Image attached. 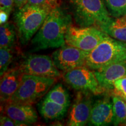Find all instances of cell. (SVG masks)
Returning a JSON list of instances; mask_svg holds the SVG:
<instances>
[{"label":"cell","mask_w":126,"mask_h":126,"mask_svg":"<svg viewBox=\"0 0 126 126\" xmlns=\"http://www.w3.org/2000/svg\"><path fill=\"white\" fill-rule=\"evenodd\" d=\"M72 25V16L60 6L50 13L32 40L35 50L59 48L65 45V34Z\"/></svg>","instance_id":"obj_1"},{"label":"cell","mask_w":126,"mask_h":126,"mask_svg":"<svg viewBox=\"0 0 126 126\" xmlns=\"http://www.w3.org/2000/svg\"><path fill=\"white\" fill-rule=\"evenodd\" d=\"M48 6H35L26 4L14 14V20L19 40L26 45L37 33L50 13Z\"/></svg>","instance_id":"obj_2"},{"label":"cell","mask_w":126,"mask_h":126,"mask_svg":"<svg viewBox=\"0 0 126 126\" xmlns=\"http://www.w3.org/2000/svg\"><path fill=\"white\" fill-rule=\"evenodd\" d=\"M73 18L81 27L100 28L111 19L104 0H70Z\"/></svg>","instance_id":"obj_3"},{"label":"cell","mask_w":126,"mask_h":126,"mask_svg":"<svg viewBox=\"0 0 126 126\" xmlns=\"http://www.w3.org/2000/svg\"><path fill=\"white\" fill-rule=\"evenodd\" d=\"M123 61H126V42L109 36L89 51L86 66L94 71Z\"/></svg>","instance_id":"obj_4"},{"label":"cell","mask_w":126,"mask_h":126,"mask_svg":"<svg viewBox=\"0 0 126 126\" xmlns=\"http://www.w3.org/2000/svg\"><path fill=\"white\" fill-rule=\"evenodd\" d=\"M56 78L23 74L18 89L9 102L32 105L45 96Z\"/></svg>","instance_id":"obj_5"},{"label":"cell","mask_w":126,"mask_h":126,"mask_svg":"<svg viewBox=\"0 0 126 126\" xmlns=\"http://www.w3.org/2000/svg\"><path fill=\"white\" fill-rule=\"evenodd\" d=\"M108 36L97 26L77 27L71 25L66 33L65 44L89 52Z\"/></svg>","instance_id":"obj_6"},{"label":"cell","mask_w":126,"mask_h":126,"mask_svg":"<svg viewBox=\"0 0 126 126\" xmlns=\"http://www.w3.org/2000/svg\"><path fill=\"white\" fill-rule=\"evenodd\" d=\"M63 78L67 84L77 91L89 92L95 95L106 92L99 84L94 70L86 66L65 72Z\"/></svg>","instance_id":"obj_7"},{"label":"cell","mask_w":126,"mask_h":126,"mask_svg":"<svg viewBox=\"0 0 126 126\" xmlns=\"http://www.w3.org/2000/svg\"><path fill=\"white\" fill-rule=\"evenodd\" d=\"M89 51L70 45H64L52 53L55 65L64 72L78 67L86 66Z\"/></svg>","instance_id":"obj_8"},{"label":"cell","mask_w":126,"mask_h":126,"mask_svg":"<svg viewBox=\"0 0 126 126\" xmlns=\"http://www.w3.org/2000/svg\"><path fill=\"white\" fill-rule=\"evenodd\" d=\"M19 67L24 74L54 78L61 76L51 57L47 55H29L22 61Z\"/></svg>","instance_id":"obj_9"},{"label":"cell","mask_w":126,"mask_h":126,"mask_svg":"<svg viewBox=\"0 0 126 126\" xmlns=\"http://www.w3.org/2000/svg\"><path fill=\"white\" fill-rule=\"evenodd\" d=\"M91 92L79 91L69 113L67 125L83 126L88 124L93 105Z\"/></svg>","instance_id":"obj_10"},{"label":"cell","mask_w":126,"mask_h":126,"mask_svg":"<svg viewBox=\"0 0 126 126\" xmlns=\"http://www.w3.org/2000/svg\"><path fill=\"white\" fill-rule=\"evenodd\" d=\"M94 71L99 84L105 91H113L114 82L126 77V61L113 63Z\"/></svg>","instance_id":"obj_11"},{"label":"cell","mask_w":126,"mask_h":126,"mask_svg":"<svg viewBox=\"0 0 126 126\" xmlns=\"http://www.w3.org/2000/svg\"><path fill=\"white\" fill-rule=\"evenodd\" d=\"M113 123L112 100L106 96L94 102L92 105L88 124L95 126H109Z\"/></svg>","instance_id":"obj_12"},{"label":"cell","mask_w":126,"mask_h":126,"mask_svg":"<svg viewBox=\"0 0 126 126\" xmlns=\"http://www.w3.org/2000/svg\"><path fill=\"white\" fill-rule=\"evenodd\" d=\"M24 74L17 66L8 68L1 76L0 95L3 103L9 102L19 86Z\"/></svg>","instance_id":"obj_13"},{"label":"cell","mask_w":126,"mask_h":126,"mask_svg":"<svg viewBox=\"0 0 126 126\" xmlns=\"http://www.w3.org/2000/svg\"><path fill=\"white\" fill-rule=\"evenodd\" d=\"M3 113L24 126L35 123L38 119L37 113L32 105L8 102L4 103Z\"/></svg>","instance_id":"obj_14"},{"label":"cell","mask_w":126,"mask_h":126,"mask_svg":"<svg viewBox=\"0 0 126 126\" xmlns=\"http://www.w3.org/2000/svg\"><path fill=\"white\" fill-rule=\"evenodd\" d=\"M41 116L46 120H58L64 117L68 107L63 106L45 97L38 105Z\"/></svg>","instance_id":"obj_15"},{"label":"cell","mask_w":126,"mask_h":126,"mask_svg":"<svg viewBox=\"0 0 126 126\" xmlns=\"http://www.w3.org/2000/svg\"><path fill=\"white\" fill-rule=\"evenodd\" d=\"M100 29L110 37L126 42V17L111 18L106 24L102 25Z\"/></svg>","instance_id":"obj_16"},{"label":"cell","mask_w":126,"mask_h":126,"mask_svg":"<svg viewBox=\"0 0 126 126\" xmlns=\"http://www.w3.org/2000/svg\"><path fill=\"white\" fill-rule=\"evenodd\" d=\"M113 125L123 126L126 122V101L122 96L112 93Z\"/></svg>","instance_id":"obj_17"},{"label":"cell","mask_w":126,"mask_h":126,"mask_svg":"<svg viewBox=\"0 0 126 126\" xmlns=\"http://www.w3.org/2000/svg\"><path fill=\"white\" fill-rule=\"evenodd\" d=\"M16 28L10 22L1 25L0 27V47L13 48L15 45Z\"/></svg>","instance_id":"obj_18"},{"label":"cell","mask_w":126,"mask_h":126,"mask_svg":"<svg viewBox=\"0 0 126 126\" xmlns=\"http://www.w3.org/2000/svg\"><path fill=\"white\" fill-rule=\"evenodd\" d=\"M45 97L63 106L67 107L70 106V95L61 83H59L52 88L47 93Z\"/></svg>","instance_id":"obj_19"},{"label":"cell","mask_w":126,"mask_h":126,"mask_svg":"<svg viewBox=\"0 0 126 126\" xmlns=\"http://www.w3.org/2000/svg\"><path fill=\"white\" fill-rule=\"evenodd\" d=\"M104 2L113 18H119L126 15V0H104Z\"/></svg>","instance_id":"obj_20"},{"label":"cell","mask_w":126,"mask_h":126,"mask_svg":"<svg viewBox=\"0 0 126 126\" xmlns=\"http://www.w3.org/2000/svg\"><path fill=\"white\" fill-rule=\"evenodd\" d=\"M13 48H0V75H2L9 68V66L13 59Z\"/></svg>","instance_id":"obj_21"},{"label":"cell","mask_w":126,"mask_h":126,"mask_svg":"<svg viewBox=\"0 0 126 126\" xmlns=\"http://www.w3.org/2000/svg\"><path fill=\"white\" fill-rule=\"evenodd\" d=\"M113 93L126 98V77L119 79L114 83Z\"/></svg>","instance_id":"obj_22"},{"label":"cell","mask_w":126,"mask_h":126,"mask_svg":"<svg viewBox=\"0 0 126 126\" xmlns=\"http://www.w3.org/2000/svg\"><path fill=\"white\" fill-rule=\"evenodd\" d=\"M0 125L1 126H24L21 123L14 120V119L8 117L7 115H2L1 116L0 118Z\"/></svg>","instance_id":"obj_23"},{"label":"cell","mask_w":126,"mask_h":126,"mask_svg":"<svg viewBox=\"0 0 126 126\" xmlns=\"http://www.w3.org/2000/svg\"><path fill=\"white\" fill-rule=\"evenodd\" d=\"M14 5V0H0V9L10 15Z\"/></svg>","instance_id":"obj_24"},{"label":"cell","mask_w":126,"mask_h":126,"mask_svg":"<svg viewBox=\"0 0 126 126\" xmlns=\"http://www.w3.org/2000/svg\"><path fill=\"white\" fill-rule=\"evenodd\" d=\"M27 4L35 6H48L52 8L50 4L49 0H28Z\"/></svg>","instance_id":"obj_25"},{"label":"cell","mask_w":126,"mask_h":126,"mask_svg":"<svg viewBox=\"0 0 126 126\" xmlns=\"http://www.w3.org/2000/svg\"><path fill=\"white\" fill-rule=\"evenodd\" d=\"M9 16V15L7 12L4 11H0V23H1V25L4 24L7 22Z\"/></svg>","instance_id":"obj_26"},{"label":"cell","mask_w":126,"mask_h":126,"mask_svg":"<svg viewBox=\"0 0 126 126\" xmlns=\"http://www.w3.org/2000/svg\"><path fill=\"white\" fill-rule=\"evenodd\" d=\"M14 5L17 8H20L27 4L28 0H14Z\"/></svg>","instance_id":"obj_27"},{"label":"cell","mask_w":126,"mask_h":126,"mask_svg":"<svg viewBox=\"0 0 126 126\" xmlns=\"http://www.w3.org/2000/svg\"><path fill=\"white\" fill-rule=\"evenodd\" d=\"M60 2V0H49L50 5L53 8L57 7V6H59Z\"/></svg>","instance_id":"obj_28"},{"label":"cell","mask_w":126,"mask_h":126,"mask_svg":"<svg viewBox=\"0 0 126 126\" xmlns=\"http://www.w3.org/2000/svg\"><path fill=\"white\" fill-rule=\"evenodd\" d=\"M123 126H126V122H125V123L124 124V125H123Z\"/></svg>","instance_id":"obj_29"},{"label":"cell","mask_w":126,"mask_h":126,"mask_svg":"<svg viewBox=\"0 0 126 126\" xmlns=\"http://www.w3.org/2000/svg\"><path fill=\"white\" fill-rule=\"evenodd\" d=\"M124 99V100H126V98H123Z\"/></svg>","instance_id":"obj_30"},{"label":"cell","mask_w":126,"mask_h":126,"mask_svg":"<svg viewBox=\"0 0 126 126\" xmlns=\"http://www.w3.org/2000/svg\"></svg>","instance_id":"obj_31"}]
</instances>
